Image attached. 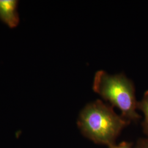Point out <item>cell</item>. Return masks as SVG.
I'll use <instances>...</instances> for the list:
<instances>
[{
    "instance_id": "6da1fadb",
    "label": "cell",
    "mask_w": 148,
    "mask_h": 148,
    "mask_svg": "<svg viewBox=\"0 0 148 148\" xmlns=\"http://www.w3.org/2000/svg\"><path fill=\"white\" fill-rule=\"evenodd\" d=\"M128 121L110 106L97 100L87 104L80 112L77 125L85 137L93 142L111 146Z\"/></svg>"
},
{
    "instance_id": "7a4b0ae2",
    "label": "cell",
    "mask_w": 148,
    "mask_h": 148,
    "mask_svg": "<svg viewBox=\"0 0 148 148\" xmlns=\"http://www.w3.org/2000/svg\"><path fill=\"white\" fill-rule=\"evenodd\" d=\"M93 90L121 111L126 120H136L140 115L136 111L137 101L132 81L123 74L111 75L104 70L98 71L93 84Z\"/></svg>"
},
{
    "instance_id": "3957f363",
    "label": "cell",
    "mask_w": 148,
    "mask_h": 148,
    "mask_svg": "<svg viewBox=\"0 0 148 148\" xmlns=\"http://www.w3.org/2000/svg\"><path fill=\"white\" fill-rule=\"evenodd\" d=\"M18 4L16 0H0V21L11 29L18 27L20 23Z\"/></svg>"
},
{
    "instance_id": "277c9868",
    "label": "cell",
    "mask_w": 148,
    "mask_h": 148,
    "mask_svg": "<svg viewBox=\"0 0 148 148\" xmlns=\"http://www.w3.org/2000/svg\"><path fill=\"white\" fill-rule=\"evenodd\" d=\"M137 109L142 110L144 113L143 128L144 132L148 136V90L145 92L142 101L137 102Z\"/></svg>"
},
{
    "instance_id": "5b68a950",
    "label": "cell",
    "mask_w": 148,
    "mask_h": 148,
    "mask_svg": "<svg viewBox=\"0 0 148 148\" xmlns=\"http://www.w3.org/2000/svg\"><path fill=\"white\" fill-rule=\"evenodd\" d=\"M132 143L122 142L118 145L113 144L111 146H109V148H132Z\"/></svg>"
},
{
    "instance_id": "8992f818",
    "label": "cell",
    "mask_w": 148,
    "mask_h": 148,
    "mask_svg": "<svg viewBox=\"0 0 148 148\" xmlns=\"http://www.w3.org/2000/svg\"><path fill=\"white\" fill-rule=\"evenodd\" d=\"M136 148H148V139H143L139 141Z\"/></svg>"
}]
</instances>
